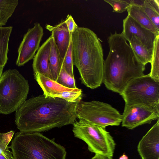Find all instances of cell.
Wrapping results in <instances>:
<instances>
[{
	"label": "cell",
	"instance_id": "7c38bea8",
	"mask_svg": "<svg viewBox=\"0 0 159 159\" xmlns=\"http://www.w3.org/2000/svg\"><path fill=\"white\" fill-rule=\"evenodd\" d=\"M137 151L142 159H159V120L139 141Z\"/></svg>",
	"mask_w": 159,
	"mask_h": 159
},
{
	"label": "cell",
	"instance_id": "7a4b0ae2",
	"mask_svg": "<svg viewBox=\"0 0 159 159\" xmlns=\"http://www.w3.org/2000/svg\"><path fill=\"white\" fill-rule=\"evenodd\" d=\"M108 55L104 60L102 83L108 90L120 94L132 79L144 75L141 62L122 33H111L107 38Z\"/></svg>",
	"mask_w": 159,
	"mask_h": 159
},
{
	"label": "cell",
	"instance_id": "484cf974",
	"mask_svg": "<svg viewBox=\"0 0 159 159\" xmlns=\"http://www.w3.org/2000/svg\"><path fill=\"white\" fill-rule=\"evenodd\" d=\"M82 91L64 92L57 94L54 98H58L63 99L70 102H75L81 101Z\"/></svg>",
	"mask_w": 159,
	"mask_h": 159
},
{
	"label": "cell",
	"instance_id": "cb8c5ba5",
	"mask_svg": "<svg viewBox=\"0 0 159 159\" xmlns=\"http://www.w3.org/2000/svg\"><path fill=\"white\" fill-rule=\"evenodd\" d=\"M62 66L66 71L73 77L74 76L73 64L72 56V43L71 37L69 44L62 62Z\"/></svg>",
	"mask_w": 159,
	"mask_h": 159
},
{
	"label": "cell",
	"instance_id": "f546056e",
	"mask_svg": "<svg viewBox=\"0 0 159 159\" xmlns=\"http://www.w3.org/2000/svg\"><path fill=\"white\" fill-rule=\"evenodd\" d=\"M91 159H112L109 157L98 154H95L94 156Z\"/></svg>",
	"mask_w": 159,
	"mask_h": 159
},
{
	"label": "cell",
	"instance_id": "8fae6325",
	"mask_svg": "<svg viewBox=\"0 0 159 159\" xmlns=\"http://www.w3.org/2000/svg\"><path fill=\"white\" fill-rule=\"evenodd\" d=\"M122 34L129 42L132 36H135L148 49L152 51L157 35L141 26L129 16L123 20Z\"/></svg>",
	"mask_w": 159,
	"mask_h": 159
},
{
	"label": "cell",
	"instance_id": "5b68a950",
	"mask_svg": "<svg viewBox=\"0 0 159 159\" xmlns=\"http://www.w3.org/2000/svg\"><path fill=\"white\" fill-rule=\"evenodd\" d=\"M28 81L15 69H9L0 78V113L16 111L26 100L29 93Z\"/></svg>",
	"mask_w": 159,
	"mask_h": 159
},
{
	"label": "cell",
	"instance_id": "4316f807",
	"mask_svg": "<svg viewBox=\"0 0 159 159\" xmlns=\"http://www.w3.org/2000/svg\"><path fill=\"white\" fill-rule=\"evenodd\" d=\"M14 134V131L11 130L5 133H0V148L7 147Z\"/></svg>",
	"mask_w": 159,
	"mask_h": 159
},
{
	"label": "cell",
	"instance_id": "9a60e30c",
	"mask_svg": "<svg viewBox=\"0 0 159 159\" xmlns=\"http://www.w3.org/2000/svg\"><path fill=\"white\" fill-rule=\"evenodd\" d=\"M34 78L43 91L46 97L54 98L56 94L64 92H79L78 88L71 89L65 87L50 78L38 73H34Z\"/></svg>",
	"mask_w": 159,
	"mask_h": 159
},
{
	"label": "cell",
	"instance_id": "83f0119b",
	"mask_svg": "<svg viewBox=\"0 0 159 159\" xmlns=\"http://www.w3.org/2000/svg\"><path fill=\"white\" fill-rule=\"evenodd\" d=\"M64 21L70 34H72L78 26L71 15H68Z\"/></svg>",
	"mask_w": 159,
	"mask_h": 159
},
{
	"label": "cell",
	"instance_id": "5bb4252c",
	"mask_svg": "<svg viewBox=\"0 0 159 159\" xmlns=\"http://www.w3.org/2000/svg\"><path fill=\"white\" fill-rule=\"evenodd\" d=\"M46 28L51 32L61 58L62 61L67 51L71 37L64 20L55 26L46 25Z\"/></svg>",
	"mask_w": 159,
	"mask_h": 159
},
{
	"label": "cell",
	"instance_id": "6da1fadb",
	"mask_svg": "<svg viewBox=\"0 0 159 159\" xmlns=\"http://www.w3.org/2000/svg\"><path fill=\"white\" fill-rule=\"evenodd\" d=\"M80 102H70L43 94L32 97L16 111V124L20 131L39 133L73 124Z\"/></svg>",
	"mask_w": 159,
	"mask_h": 159
},
{
	"label": "cell",
	"instance_id": "52a82bcc",
	"mask_svg": "<svg viewBox=\"0 0 159 159\" xmlns=\"http://www.w3.org/2000/svg\"><path fill=\"white\" fill-rule=\"evenodd\" d=\"M126 105L159 106V80L148 74L131 80L120 94Z\"/></svg>",
	"mask_w": 159,
	"mask_h": 159
},
{
	"label": "cell",
	"instance_id": "ac0fdd59",
	"mask_svg": "<svg viewBox=\"0 0 159 159\" xmlns=\"http://www.w3.org/2000/svg\"><path fill=\"white\" fill-rule=\"evenodd\" d=\"M135 56L143 64L146 65L150 63L152 51L146 48L135 36H132L129 42Z\"/></svg>",
	"mask_w": 159,
	"mask_h": 159
},
{
	"label": "cell",
	"instance_id": "d6986e66",
	"mask_svg": "<svg viewBox=\"0 0 159 159\" xmlns=\"http://www.w3.org/2000/svg\"><path fill=\"white\" fill-rule=\"evenodd\" d=\"M12 26L0 27V65L4 68L8 59V44Z\"/></svg>",
	"mask_w": 159,
	"mask_h": 159
},
{
	"label": "cell",
	"instance_id": "ffe728a7",
	"mask_svg": "<svg viewBox=\"0 0 159 159\" xmlns=\"http://www.w3.org/2000/svg\"><path fill=\"white\" fill-rule=\"evenodd\" d=\"M140 6L159 31V0H143Z\"/></svg>",
	"mask_w": 159,
	"mask_h": 159
},
{
	"label": "cell",
	"instance_id": "7402d4cb",
	"mask_svg": "<svg viewBox=\"0 0 159 159\" xmlns=\"http://www.w3.org/2000/svg\"><path fill=\"white\" fill-rule=\"evenodd\" d=\"M151 69L148 74L152 78L159 80V34L154 41L152 58L150 63Z\"/></svg>",
	"mask_w": 159,
	"mask_h": 159
},
{
	"label": "cell",
	"instance_id": "2e32d148",
	"mask_svg": "<svg viewBox=\"0 0 159 159\" xmlns=\"http://www.w3.org/2000/svg\"><path fill=\"white\" fill-rule=\"evenodd\" d=\"M126 10L128 15L141 26L157 35L159 34V31L153 24L140 6L130 5L127 8Z\"/></svg>",
	"mask_w": 159,
	"mask_h": 159
},
{
	"label": "cell",
	"instance_id": "d4e9b609",
	"mask_svg": "<svg viewBox=\"0 0 159 159\" xmlns=\"http://www.w3.org/2000/svg\"><path fill=\"white\" fill-rule=\"evenodd\" d=\"M112 7L113 12L122 13L132 4V0H104Z\"/></svg>",
	"mask_w": 159,
	"mask_h": 159
},
{
	"label": "cell",
	"instance_id": "1f68e13d",
	"mask_svg": "<svg viewBox=\"0 0 159 159\" xmlns=\"http://www.w3.org/2000/svg\"><path fill=\"white\" fill-rule=\"evenodd\" d=\"M3 68H2L0 65V78L2 74V71Z\"/></svg>",
	"mask_w": 159,
	"mask_h": 159
},
{
	"label": "cell",
	"instance_id": "8992f818",
	"mask_svg": "<svg viewBox=\"0 0 159 159\" xmlns=\"http://www.w3.org/2000/svg\"><path fill=\"white\" fill-rule=\"evenodd\" d=\"M72 125L74 136L86 143L90 152L112 159L116 144L105 128L81 120Z\"/></svg>",
	"mask_w": 159,
	"mask_h": 159
},
{
	"label": "cell",
	"instance_id": "277c9868",
	"mask_svg": "<svg viewBox=\"0 0 159 159\" xmlns=\"http://www.w3.org/2000/svg\"><path fill=\"white\" fill-rule=\"evenodd\" d=\"M14 159H66L62 146L39 132L16 133L11 143Z\"/></svg>",
	"mask_w": 159,
	"mask_h": 159
},
{
	"label": "cell",
	"instance_id": "f1b7e54d",
	"mask_svg": "<svg viewBox=\"0 0 159 159\" xmlns=\"http://www.w3.org/2000/svg\"><path fill=\"white\" fill-rule=\"evenodd\" d=\"M10 147L0 148V159H14L12 152L9 148Z\"/></svg>",
	"mask_w": 159,
	"mask_h": 159
},
{
	"label": "cell",
	"instance_id": "9c48e42d",
	"mask_svg": "<svg viewBox=\"0 0 159 159\" xmlns=\"http://www.w3.org/2000/svg\"><path fill=\"white\" fill-rule=\"evenodd\" d=\"M122 116V126L132 129L159 119V106L125 105Z\"/></svg>",
	"mask_w": 159,
	"mask_h": 159
},
{
	"label": "cell",
	"instance_id": "603a6c76",
	"mask_svg": "<svg viewBox=\"0 0 159 159\" xmlns=\"http://www.w3.org/2000/svg\"><path fill=\"white\" fill-rule=\"evenodd\" d=\"M56 81L67 88L71 89L77 88L75 84L74 77L69 74L62 65Z\"/></svg>",
	"mask_w": 159,
	"mask_h": 159
},
{
	"label": "cell",
	"instance_id": "44dd1931",
	"mask_svg": "<svg viewBox=\"0 0 159 159\" xmlns=\"http://www.w3.org/2000/svg\"><path fill=\"white\" fill-rule=\"evenodd\" d=\"M18 4L17 0H0V27L6 24Z\"/></svg>",
	"mask_w": 159,
	"mask_h": 159
},
{
	"label": "cell",
	"instance_id": "4fadbf2b",
	"mask_svg": "<svg viewBox=\"0 0 159 159\" xmlns=\"http://www.w3.org/2000/svg\"><path fill=\"white\" fill-rule=\"evenodd\" d=\"M51 38V36L39 48L33 58L32 67L34 73H39L52 79L49 67Z\"/></svg>",
	"mask_w": 159,
	"mask_h": 159
},
{
	"label": "cell",
	"instance_id": "4dcf8cb0",
	"mask_svg": "<svg viewBox=\"0 0 159 159\" xmlns=\"http://www.w3.org/2000/svg\"><path fill=\"white\" fill-rule=\"evenodd\" d=\"M119 159H128V157L124 154H123Z\"/></svg>",
	"mask_w": 159,
	"mask_h": 159
},
{
	"label": "cell",
	"instance_id": "3957f363",
	"mask_svg": "<svg viewBox=\"0 0 159 159\" xmlns=\"http://www.w3.org/2000/svg\"><path fill=\"white\" fill-rule=\"evenodd\" d=\"M71 39L73 64L82 83L92 89L97 88L102 83L104 60L97 35L88 28L78 27L72 34Z\"/></svg>",
	"mask_w": 159,
	"mask_h": 159
},
{
	"label": "cell",
	"instance_id": "e0dca14e",
	"mask_svg": "<svg viewBox=\"0 0 159 159\" xmlns=\"http://www.w3.org/2000/svg\"><path fill=\"white\" fill-rule=\"evenodd\" d=\"M51 40V48L49 57V67L52 79L56 81L62 64L59 51L53 37Z\"/></svg>",
	"mask_w": 159,
	"mask_h": 159
},
{
	"label": "cell",
	"instance_id": "30bf717a",
	"mask_svg": "<svg viewBox=\"0 0 159 159\" xmlns=\"http://www.w3.org/2000/svg\"><path fill=\"white\" fill-rule=\"evenodd\" d=\"M43 35V29L39 23H35L33 28L28 29L18 48L16 61L18 66H23L34 58Z\"/></svg>",
	"mask_w": 159,
	"mask_h": 159
},
{
	"label": "cell",
	"instance_id": "ba28073f",
	"mask_svg": "<svg viewBox=\"0 0 159 159\" xmlns=\"http://www.w3.org/2000/svg\"><path fill=\"white\" fill-rule=\"evenodd\" d=\"M76 114L79 120L105 128L108 126L119 125L122 118V114L110 105L98 101H81Z\"/></svg>",
	"mask_w": 159,
	"mask_h": 159
}]
</instances>
